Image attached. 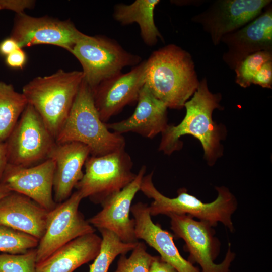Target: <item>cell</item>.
<instances>
[{"instance_id": "cell-12", "label": "cell", "mask_w": 272, "mask_h": 272, "mask_svg": "<svg viewBox=\"0 0 272 272\" xmlns=\"http://www.w3.org/2000/svg\"><path fill=\"white\" fill-rule=\"evenodd\" d=\"M83 34L70 20L62 21L47 16L35 17L22 13L17 14L10 37L21 48L50 44L71 53Z\"/></svg>"}, {"instance_id": "cell-23", "label": "cell", "mask_w": 272, "mask_h": 272, "mask_svg": "<svg viewBox=\"0 0 272 272\" xmlns=\"http://www.w3.org/2000/svg\"><path fill=\"white\" fill-rule=\"evenodd\" d=\"M27 104L22 93L0 82V143L6 141Z\"/></svg>"}, {"instance_id": "cell-7", "label": "cell", "mask_w": 272, "mask_h": 272, "mask_svg": "<svg viewBox=\"0 0 272 272\" xmlns=\"http://www.w3.org/2000/svg\"><path fill=\"white\" fill-rule=\"evenodd\" d=\"M85 172L75 188L83 199L89 198L96 204L122 190L135 178L133 162L124 149L103 156H89Z\"/></svg>"}, {"instance_id": "cell-9", "label": "cell", "mask_w": 272, "mask_h": 272, "mask_svg": "<svg viewBox=\"0 0 272 272\" xmlns=\"http://www.w3.org/2000/svg\"><path fill=\"white\" fill-rule=\"evenodd\" d=\"M5 143L8 164L28 167L48 159L56 142L40 115L28 104Z\"/></svg>"}, {"instance_id": "cell-35", "label": "cell", "mask_w": 272, "mask_h": 272, "mask_svg": "<svg viewBox=\"0 0 272 272\" xmlns=\"http://www.w3.org/2000/svg\"><path fill=\"white\" fill-rule=\"evenodd\" d=\"M12 192L4 183L0 182V199Z\"/></svg>"}, {"instance_id": "cell-15", "label": "cell", "mask_w": 272, "mask_h": 272, "mask_svg": "<svg viewBox=\"0 0 272 272\" xmlns=\"http://www.w3.org/2000/svg\"><path fill=\"white\" fill-rule=\"evenodd\" d=\"M55 166L51 158L28 167L8 164L1 182L11 191L29 197L50 211L57 205L53 195Z\"/></svg>"}, {"instance_id": "cell-19", "label": "cell", "mask_w": 272, "mask_h": 272, "mask_svg": "<svg viewBox=\"0 0 272 272\" xmlns=\"http://www.w3.org/2000/svg\"><path fill=\"white\" fill-rule=\"evenodd\" d=\"M137 107L128 118L119 122L106 123L107 128L119 134L134 132L153 138L162 133L168 125L167 107L156 98L144 85L141 89Z\"/></svg>"}, {"instance_id": "cell-10", "label": "cell", "mask_w": 272, "mask_h": 272, "mask_svg": "<svg viewBox=\"0 0 272 272\" xmlns=\"http://www.w3.org/2000/svg\"><path fill=\"white\" fill-rule=\"evenodd\" d=\"M82 199L76 191L48 212L45 232L36 248V263L72 240L95 233L94 227L79 210Z\"/></svg>"}, {"instance_id": "cell-22", "label": "cell", "mask_w": 272, "mask_h": 272, "mask_svg": "<svg viewBox=\"0 0 272 272\" xmlns=\"http://www.w3.org/2000/svg\"><path fill=\"white\" fill-rule=\"evenodd\" d=\"M159 3V0H136L129 5L118 4L114 7L113 17L123 25L137 23L143 42L153 46L159 39L163 40L154 17L155 8Z\"/></svg>"}, {"instance_id": "cell-24", "label": "cell", "mask_w": 272, "mask_h": 272, "mask_svg": "<svg viewBox=\"0 0 272 272\" xmlns=\"http://www.w3.org/2000/svg\"><path fill=\"white\" fill-rule=\"evenodd\" d=\"M102 235L100 250L89 265V272H108L115 258L132 251L137 243H125L112 232L104 229H98Z\"/></svg>"}, {"instance_id": "cell-2", "label": "cell", "mask_w": 272, "mask_h": 272, "mask_svg": "<svg viewBox=\"0 0 272 272\" xmlns=\"http://www.w3.org/2000/svg\"><path fill=\"white\" fill-rule=\"evenodd\" d=\"M221 95L210 91L206 78L199 84L191 98L184 104L185 115L177 125H168L162 134L159 150L168 155L182 148L181 137L189 134L197 139L209 164H214L221 155V128L214 122V110L220 107Z\"/></svg>"}, {"instance_id": "cell-21", "label": "cell", "mask_w": 272, "mask_h": 272, "mask_svg": "<svg viewBox=\"0 0 272 272\" xmlns=\"http://www.w3.org/2000/svg\"><path fill=\"white\" fill-rule=\"evenodd\" d=\"M102 238L95 233L79 237L36 263V272H73L94 260L99 253Z\"/></svg>"}, {"instance_id": "cell-25", "label": "cell", "mask_w": 272, "mask_h": 272, "mask_svg": "<svg viewBox=\"0 0 272 272\" xmlns=\"http://www.w3.org/2000/svg\"><path fill=\"white\" fill-rule=\"evenodd\" d=\"M38 242V239L29 234L0 226V252L23 254L36 248Z\"/></svg>"}, {"instance_id": "cell-26", "label": "cell", "mask_w": 272, "mask_h": 272, "mask_svg": "<svg viewBox=\"0 0 272 272\" xmlns=\"http://www.w3.org/2000/svg\"><path fill=\"white\" fill-rule=\"evenodd\" d=\"M269 60H272V51H258L247 56L234 69L236 83L241 87H248L263 64Z\"/></svg>"}, {"instance_id": "cell-14", "label": "cell", "mask_w": 272, "mask_h": 272, "mask_svg": "<svg viewBox=\"0 0 272 272\" xmlns=\"http://www.w3.org/2000/svg\"><path fill=\"white\" fill-rule=\"evenodd\" d=\"M146 171V167L142 166L130 184L106 199L101 204L102 210L88 220L90 224L98 229L112 232L123 242H138L134 220L130 218L129 213L132 200L140 191Z\"/></svg>"}, {"instance_id": "cell-8", "label": "cell", "mask_w": 272, "mask_h": 272, "mask_svg": "<svg viewBox=\"0 0 272 272\" xmlns=\"http://www.w3.org/2000/svg\"><path fill=\"white\" fill-rule=\"evenodd\" d=\"M167 216L170 219V227L174 236L185 242L184 249L189 254L187 260L190 262L200 265L201 272H230L235 257L230 243L222 262H214L219 253L220 244L215 236L214 227L186 214L171 213Z\"/></svg>"}, {"instance_id": "cell-17", "label": "cell", "mask_w": 272, "mask_h": 272, "mask_svg": "<svg viewBox=\"0 0 272 272\" xmlns=\"http://www.w3.org/2000/svg\"><path fill=\"white\" fill-rule=\"evenodd\" d=\"M135 235L144 241L160 254L162 260L173 266L177 272H201L197 267L184 258L173 241L174 236L155 224L150 214L149 206L139 202L131 206Z\"/></svg>"}, {"instance_id": "cell-36", "label": "cell", "mask_w": 272, "mask_h": 272, "mask_svg": "<svg viewBox=\"0 0 272 272\" xmlns=\"http://www.w3.org/2000/svg\"><path fill=\"white\" fill-rule=\"evenodd\" d=\"M2 10V9H1V7H0V10Z\"/></svg>"}, {"instance_id": "cell-29", "label": "cell", "mask_w": 272, "mask_h": 272, "mask_svg": "<svg viewBox=\"0 0 272 272\" xmlns=\"http://www.w3.org/2000/svg\"><path fill=\"white\" fill-rule=\"evenodd\" d=\"M252 84L271 89L272 86V60L264 63L254 76Z\"/></svg>"}, {"instance_id": "cell-13", "label": "cell", "mask_w": 272, "mask_h": 272, "mask_svg": "<svg viewBox=\"0 0 272 272\" xmlns=\"http://www.w3.org/2000/svg\"><path fill=\"white\" fill-rule=\"evenodd\" d=\"M146 60L129 72L106 80L92 89L95 107L102 122L106 123L123 108L138 101L145 83Z\"/></svg>"}, {"instance_id": "cell-30", "label": "cell", "mask_w": 272, "mask_h": 272, "mask_svg": "<svg viewBox=\"0 0 272 272\" xmlns=\"http://www.w3.org/2000/svg\"><path fill=\"white\" fill-rule=\"evenodd\" d=\"M35 1L31 0H0V7L2 9L14 11L17 14L24 13L26 9L34 6Z\"/></svg>"}, {"instance_id": "cell-32", "label": "cell", "mask_w": 272, "mask_h": 272, "mask_svg": "<svg viewBox=\"0 0 272 272\" xmlns=\"http://www.w3.org/2000/svg\"><path fill=\"white\" fill-rule=\"evenodd\" d=\"M148 272H177L171 265L164 261L160 256H153Z\"/></svg>"}, {"instance_id": "cell-33", "label": "cell", "mask_w": 272, "mask_h": 272, "mask_svg": "<svg viewBox=\"0 0 272 272\" xmlns=\"http://www.w3.org/2000/svg\"><path fill=\"white\" fill-rule=\"evenodd\" d=\"M19 48H21L17 41L10 37L0 43V54L6 57Z\"/></svg>"}, {"instance_id": "cell-27", "label": "cell", "mask_w": 272, "mask_h": 272, "mask_svg": "<svg viewBox=\"0 0 272 272\" xmlns=\"http://www.w3.org/2000/svg\"><path fill=\"white\" fill-rule=\"evenodd\" d=\"M153 258L146 245L138 242L128 257L120 255L114 272H148Z\"/></svg>"}, {"instance_id": "cell-3", "label": "cell", "mask_w": 272, "mask_h": 272, "mask_svg": "<svg viewBox=\"0 0 272 272\" xmlns=\"http://www.w3.org/2000/svg\"><path fill=\"white\" fill-rule=\"evenodd\" d=\"M55 142L81 143L89 148L93 156H103L125 147L124 138L110 131L101 120L94 104L92 90L84 79Z\"/></svg>"}, {"instance_id": "cell-31", "label": "cell", "mask_w": 272, "mask_h": 272, "mask_svg": "<svg viewBox=\"0 0 272 272\" xmlns=\"http://www.w3.org/2000/svg\"><path fill=\"white\" fill-rule=\"evenodd\" d=\"M27 54L22 48H19L6 56L7 66L14 69H22L27 62Z\"/></svg>"}, {"instance_id": "cell-28", "label": "cell", "mask_w": 272, "mask_h": 272, "mask_svg": "<svg viewBox=\"0 0 272 272\" xmlns=\"http://www.w3.org/2000/svg\"><path fill=\"white\" fill-rule=\"evenodd\" d=\"M36 250L20 254H0V272H36Z\"/></svg>"}, {"instance_id": "cell-5", "label": "cell", "mask_w": 272, "mask_h": 272, "mask_svg": "<svg viewBox=\"0 0 272 272\" xmlns=\"http://www.w3.org/2000/svg\"><path fill=\"white\" fill-rule=\"evenodd\" d=\"M84 76L82 71L58 70L24 85L22 94L56 139L73 104Z\"/></svg>"}, {"instance_id": "cell-18", "label": "cell", "mask_w": 272, "mask_h": 272, "mask_svg": "<svg viewBox=\"0 0 272 272\" xmlns=\"http://www.w3.org/2000/svg\"><path fill=\"white\" fill-rule=\"evenodd\" d=\"M90 155L89 148L79 142L57 144L52 148L48 158L52 159L55 166L53 192L57 204L66 200L73 189L82 178V168Z\"/></svg>"}, {"instance_id": "cell-1", "label": "cell", "mask_w": 272, "mask_h": 272, "mask_svg": "<svg viewBox=\"0 0 272 272\" xmlns=\"http://www.w3.org/2000/svg\"><path fill=\"white\" fill-rule=\"evenodd\" d=\"M199 84L190 54L173 44L146 60L145 85L167 108L181 109Z\"/></svg>"}, {"instance_id": "cell-34", "label": "cell", "mask_w": 272, "mask_h": 272, "mask_svg": "<svg viewBox=\"0 0 272 272\" xmlns=\"http://www.w3.org/2000/svg\"><path fill=\"white\" fill-rule=\"evenodd\" d=\"M8 164L7 146L4 143H0V182Z\"/></svg>"}, {"instance_id": "cell-20", "label": "cell", "mask_w": 272, "mask_h": 272, "mask_svg": "<svg viewBox=\"0 0 272 272\" xmlns=\"http://www.w3.org/2000/svg\"><path fill=\"white\" fill-rule=\"evenodd\" d=\"M48 212L29 197L12 191L0 199V226L39 240L45 232Z\"/></svg>"}, {"instance_id": "cell-6", "label": "cell", "mask_w": 272, "mask_h": 272, "mask_svg": "<svg viewBox=\"0 0 272 272\" xmlns=\"http://www.w3.org/2000/svg\"><path fill=\"white\" fill-rule=\"evenodd\" d=\"M71 53L81 64L83 79L92 90L121 73L123 68L141 62L140 56L128 52L115 40L101 35L84 34Z\"/></svg>"}, {"instance_id": "cell-4", "label": "cell", "mask_w": 272, "mask_h": 272, "mask_svg": "<svg viewBox=\"0 0 272 272\" xmlns=\"http://www.w3.org/2000/svg\"><path fill=\"white\" fill-rule=\"evenodd\" d=\"M153 172L145 175L140 190L153 201L149 206L151 216L169 214H186L199 220L209 223L213 227L222 223L231 232L234 231L232 215L237 207L236 199L233 194L224 186L216 188V199L205 203L194 195L188 193L185 188L179 189L177 196L168 197L155 187L153 182Z\"/></svg>"}, {"instance_id": "cell-16", "label": "cell", "mask_w": 272, "mask_h": 272, "mask_svg": "<svg viewBox=\"0 0 272 272\" xmlns=\"http://www.w3.org/2000/svg\"><path fill=\"white\" fill-rule=\"evenodd\" d=\"M240 29L223 36L221 42L227 47L222 59L231 69L247 56L261 51H272V7Z\"/></svg>"}, {"instance_id": "cell-11", "label": "cell", "mask_w": 272, "mask_h": 272, "mask_svg": "<svg viewBox=\"0 0 272 272\" xmlns=\"http://www.w3.org/2000/svg\"><path fill=\"white\" fill-rule=\"evenodd\" d=\"M269 0H217L191 18L208 33L214 45L225 35L246 25L270 5Z\"/></svg>"}]
</instances>
